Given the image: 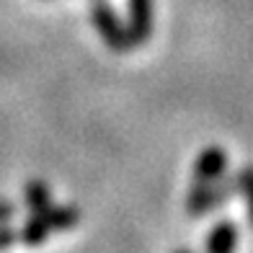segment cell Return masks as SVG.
Instances as JSON below:
<instances>
[{"label":"cell","instance_id":"cell-1","mask_svg":"<svg viewBox=\"0 0 253 253\" xmlns=\"http://www.w3.org/2000/svg\"><path fill=\"white\" fill-rule=\"evenodd\" d=\"M238 194L235 189V176H222L220 181L214 183H199V181H191V186L186 191V199H183V210H186L189 217L199 220V217L210 214L214 210H222V207L230 204Z\"/></svg>","mask_w":253,"mask_h":253},{"label":"cell","instance_id":"cell-2","mask_svg":"<svg viewBox=\"0 0 253 253\" xmlns=\"http://www.w3.org/2000/svg\"><path fill=\"white\" fill-rule=\"evenodd\" d=\"M90 24H93L101 42L114 54H126L129 49H134L129 34H126V24L117 16V10L109 0H93L90 3Z\"/></svg>","mask_w":253,"mask_h":253},{"label":"cell","instance_id":"cell-3","mask_svg":"<svg viewBox=\"0 0 253 253\" xmlns=\"http://www.w3.org/2000/svg\"><path fill=\"white\" fill-rule=\"evenodd\" d=\"M126 34L132 47H145L155 29V8L153 0H126Z\"/></svg>","mask_w":253,"mask_h":253},{"label":"cell","instance_id":"cell-4","mask_svg":"<svg viewBox=\"0 0 253 253\" xmlns=\"http://www.w3.org/2000/svg\"><path fill=\"white\" fill-rule=\"evenodd\" d=\"M227 176V150L220 145H207L204 150L194 158L191 166V181L199 183H214Z\"/></svg>","mask_w":253,"mask_h":253},{"label":"cell","instance_id":"cell-5","mask_svg":"<svg viewBox=\"0 0 253 253\" xmlns=\"http://www.w3.org/2000/svg\"><path fill=\"white\" fill-rule=\"evenodd\" d=\"M238 240V225L233 220H220L204 238V253H235Z\"/></svg>","mask_w":253,"mask_h":253},{"label":"cell","instance_id":"cell-6","mask_svg":"<svg viewBox=\"0 0 253 253\" xmlns=\"http://www.w3.org/2000/svg\"><path fill=\"white\" fill-rule=\"evenodd\" d=\"M49 235H52V230L47 220H44V214H29L24 227L18 230V243H24L26 248H42Z\"/></svg>","mask_w":253,"mask_h":253},{"label":"cell","instance_id":"cell-7","mask_svg":"<svg viewBox=\"0 0 253 253\" xmlns=\"http://www.w3.org/2000/svg\"><path fill=\"white\" fill-rule=\"evenodd\" d=\"M24 204L29 214H44L52 207V191L44 181L39 178H31L26 186H24Z\"/></svg>","mask_w":253,"mask_h":253},{"label":"cell","instance_id":"cell-8","mask_svg":"<svg viewBox=\"0 0 253 253\" xmlns=\"http://www.w3.org/2000/svg\"><path fill=\"white\" fill-rule=\"evenodd\" d=\"M44 220H47L52 233H65V230H73L80 222V210L73 204H52L44 212Z\"/></svg>","mask_w":253,"mask_h":253},{"label":"cell","instance_id":"cell-9","mask_svg":"<svg viewBox=\"0 0 253 253\" xmlns=\"http://www.w3.org/2000/svg\"><path fill=\"white\" fill-rule=\"evenodd\" d=\"M235 189L243 197L246 212H248V225L253 227V166H243L235 173Z\"/></svg>","mask_w":253,"mask_h":253},{"label":"cell","instance_id":"cell-10","mask_svg":"<svg viewBox=\"0 0 253 253\" xmlns=\"http://www.w3.org/2000/svg\"><path fill=\"white\" fill-rule=\"evenodd\" d=\"M16 243H18V230H13L10 225L0 227V253L8 251V248H13Z\"/></svg>","mask_w":253,"mask_h":253},{"label":"cell","instance_id":"cell-11","mask_svg":"<svg viewBox=\"0 0 253 253\" xmlns=\"http://www.w3.org/2000/svg\"><path fill=\"white\" fill-rule=\"evenodd\" d=\"M13 214H16V204L8 199H0V227L13 220Z\"/></svg>","mask_w":253,"mask_h":253},{"label":"cell","instance_id":"cell-12","mask_svg":"<svg viewBox=\"0 0 253 253\" xmlns=\"http://www.w3.org/2000/svg\"><path fill=\"white\" fill-rule=\"evenodd\" d=\"M173 253H194V251H189V248H178V251H173Z\"/></svg>","mask_w":253,"mask_h":253}]
</instances>
